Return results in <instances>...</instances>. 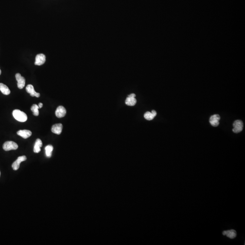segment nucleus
Listing matches in <instances>:
<instances>
[{
  "label": "nucleus",
  "mask_w": 245,
  "mask_h": 245,
  "mask_svg": "<svg viewBox=\"0 0 245 245\" xmlns=\"http://www.w3.org/2000/svg\"><path fill=\"white\" fill-rule=\"evenodd\" d=\"M46 61V55L43 54H40L37 55L35 57V65L36 66H42L45 63Z\"/></svg>",
  "instance_id": "obj_5"
},
{
  "label": "nucleus",
  "mask_w": 245,
  "mask_h": 245,
  "mask_svg": "<svg viewBox=\"0 0 245 245\" xmlns=\"http://www.w3.org/2000/svg\"><path fill=\"white\" fill-rule=\"evenodd\" d=\"M42 146V142L39 139H36L34 147V152L35 153H39L41 150L40 147Z\"/></svg>",
  "instance_id": "obj_11"
},
{
  "label": "nucleus",
  "mask_w": 245,
  "mask_h": 245,
  "mask_svg": "<svg viewBox=\"0 0 245 245\" xmlns=\"http://www.w3.org/2000/svg\"><path fill=\"white\" fill-rule=\"evenodd\" d=\"M16 78L17 81V86L20 89H23L26 84V80L24 77L21 76V74L17 73L16 74Z\"/></svg>",
  "instance_id": "obj_3"
},
{
  "label": "nucleus",
  "mask_w": 245,
  "mask_h": 245,
  "mask_svg": "<svg viewBox=\"0 0 245 245\" xmlns=\"http://www.w3.org/2000/svg\"><path fill=\"white\" fill-rule=\"evenodd\" d=\"M18 146L17 143L13 141H7L5 142L3 145V149L5 151L16 150L18 149Z\"/></svg>",
  "instance_id": "obj_2"
},
{
  "label": "nucleus",
  "mask_w": 245,
  "mask_h": 245,
  "mask_svg": "<svg viewBox=\"0 0 245 245\" xmlns=\"http://www.w3.org/2000/svg\"><path fill=\"white\" fill-rule=\"evenodd\" d=\"M144 117L147 120H153L154 117L152 113L150 112H147L144 115Z\"/></svg>",
  "instance_id": "obj_16"
},
{
  "label": "nucleus",
  "mask_w": 245,
  "mask_h": 245,
  "mask_svg": "<svg viewBox=\"0 0 245 245\" xmlns=\"http://www.w3.org/2000/svg\"><path fill=\"white\" fill-rule=\"evenodd\" d=\"M128 97H133V98H135V97H136V95H135L134 93H131L130 95H128Z\"/></svg>",
  "instance_id": "obj_21"
},
{
  "label": "nucleus",
  "mask_w": 245,
  "mask_h": 245,
  "mask_svg": "<svg viewBox=\"0 0 245 245\" xmlns=\"http://www.w3.org/2000/svg\"><path fill=\"white\" fill-rule=\"evenodd\" d=\"M46 154L47 157L51 158L52 155V152L53 150V147L51 145H48L45 147Z\"/></svg>",
  "instance_id": "obj_14"
},
{
  "label": "nucleus",
  "mask_w": 245,
  "mask_h": 245,
  "mask_svg": "<svg viewBox=\"0 0 245 245\" xmlns=\"http://www.w3.org/2000/svg\"><path fill=\"white\" fill-rule=\"evenodd\" d=\"M0 176H1V172H0Z\"/></svg>",
  "instance_id": "obj_25"
},
{
  "label": "nucleus",
  "mask_w": 245,
  "mask_h": 245,
  "mask_svg": "<svg viewBox=\"0 0 245 245\" xmlns=\"http://www.w3.org/2000/svg\"><path fill=\"white\" fill-rule=\"evenodd\" d=\"M26 91L27 92L30 93V96L32 97H36L38 98L40 96V93L36 92L34 89V87L31 85H28L26 87Z\"/></svg>",
  "instance_id": "obj_7"
},
{
  "label": "nucleus",
  "mask_w": 245,
  "mask_h": 245,
  "mask_svg": "<svg viewBox=\"0 0 245 245\" xmlns=\"http://www.w3.org/2000/svg\"><path fill=\"white\" fill-rule=\"evenodd\" d=\"M234 127H243V122H242L241 120H235L233 123Z\"/></svg>",
  "instance_id": "obj_17"
},
{
  "label": "nucleus",
  "mask_w": 245,
  "mask_h": 245,
  "mask_svg": "<svg viewBox=\"0 0 245 245\" xmlns=\"http://www.w3.org/2000/svg\"><path fill=\"white\" fill-rule=\"evenodd\" d=\"M17 134L22 138L26 139L31 136L32 132L29 130H20L17 132Z\"/></svg>",
  "instance_id": "obj_8"
},
{
  "label": "nucleus",
  "mask_w": 245,
  "mask_h": 245,
  "mask_svg": "<svg viewBox=\"0 0 245 245\" xmlns=\"http://www.w3.org/2000/svg\"><path fill=\"white\" fill-rule=\"evenodd\" d=\"M223 235H226L227 237L230 239H234L237 237V232L234 230L231 229L230 230L225 231L222 232Z\"/></svg>",
  "instance_id": "obj_10"
},
{
  "label": "nucleus",
  "mask_w": 245,
  "mask_h": 245,
  "mask_svg": "<svg viewBox=\"0 0 245 245\" xmlns=\"http://www.w3.org/2000/svg\"><path fill=\"white\" fill-rule=\"evenodd\" d=\"M62 129V124H57L52 126L51 128V131L54 134L59 135L61 133Z\"/></svg>",
  "instance_id": "obj_9"
},
{
  "label": "nucleus",
  "mask_w": 245,
  "mask_h": 245,
  "mask_svg": "<svg viewBox=\"0 0 245 245\" xmlns=\"http://www.w3.org/2000/svg\"><path fill=\"white\" fill-rule=\"evenodd\" d=\"M39 108V109L42 108L43 107V104L42 103H40L38 104Z\"/></svg>",
  "instance_id": "obj_23"
},
{
  "label": "nucleus",
  "mask_w": 245,
  "mask_h": 245,
  "mask_svg": "<svg viewBox=\"0 0 245 245\" xmlns=\"http://www.w3.org/2000/svg\"><path fill=\"white\" fill-rule=\"evenodd\" d=\"M243 130V128L242 127H234L233 129V131L235 133H240Z\"/></svg>",
  "instance_id": "obj_19"
},
{
  "label": "nucleus",
  "mask_w": 245,
  "mask_h": 245,
  "mask_svg": "<svg viewBox=\"0 0 245 245\" xmlns=\"http://www.w3.org/2000/svg\"><path fill=\"white\" fill-rule=\"evenodd\" d=\"M1 70H0V75H1Z\"/></svg>",
  "instance_id": "obj_24"
},
{
  "label": "nucleus",
  "mask_w": 245,
  "mask_h": 245,
  "mask_svg": "<svg viewBox=\"0 0 245 245\" xmlns=\"http://www.w3.org/2000/svg\"><path fill=\"white\" fill-rule=\"evenodd\" d=\"M151 113H152V114H153L154 117H155V116H156V115H157V113H156V112L155 111H152Z\"/></svg>",
  "instance_id": "obj_22"
},
{
  "label": "nucleus",
  "mask_w": 245,
  "mask_h": 245,
  "mask_svg": "<svg viewBox=\"0 0 245 245\" xmlns=\"http://www.w3.org/2000/svg\"><path fill=\"white\" fill-rule=\"evenodd\" d=\"M66 114V109L62 106H59L55 111V115L58 118L65 117Z\"/></svg>",
  "instance_id": "obj_6"
},
{
  "label": "nucleus",
  "mask_w": 245,
  "mask_h": 245,
  "mask_svg": "<svg viewBox=\"0 0 245 245\" xmlns=\"http://www.w3.org/2000/svg\"><path fill=\"white\" fill-rule=\"evenodd\" d=\"M39 108L38 105H37L36 104H33V105L31 106V109L33 112L34 115L36 116L39 115Z\"/></svg>",
  "instance_id": "obj_15"
},
{
  "label": "nucleus",
  "mask_w": 245,
  "mask_h": 245,
  "mask_svg": "<svg viewBox=\"0 0 245 245\" xmlns=\"http://www.w3.org/2000/svg\"><path fill=\"white\" fill-rule=\"evenodd\" d=\"M0 91L5 95H9L11 93L8 87L2 83H0Z\"/></svg>",
  "instance_id": "obj_12"
},
{
  "label": "nucleus",
  "mask_w": 245,
  "mask_h": 245,
  "mask_svg": "<svg viewBox=\"0 0 245 245\" xmlns=\"http://www.w3.org/2000/svg\"><path fill=\"white\" fill-rule=\"evenodd\" d=\"M13 117L16 120L20 122H26L27 120V116L24 112L19 109H15L12 112Z\"/></svg>",
  "instance_id": "obj_1"
},
{
  "label": "nucleus",
  "mask_w": 245,
  "mask_h": 245,
  "mask_svg": "<svg viewBox=\"0 0 245 245\" xmlns=\"http://www.w3.org/2000/svg\"><path fill=\"white\" fill-rule=\"evenodd\" d=\"M210 123L212 126L216 127L219 124V122L218 120H213V121H210Z\"/></svg>",
  "instance_id": "obj_20"
},
{
  "label": "nucleus",
  "mask_w": 245,
  "mask_h": 245,
  "mask_svg": "<svg viewBox=\"0 0 245 245\" xmlns=\"http://www.w3.org/2000/svg\"><path fill=\"white\" fill-rule=\"evenodd\" d=\"M27 159V157L26 156H20V157H18L17 160L16 161L14 162L12 164V168L13 169V170H18L19 168L20 163L22 162L26 161Z\"/></svg>",
  "instance_id": "obj_4"
},
{
  "label": "nucleus",
  "mask_w": 245,
  "mask_h": 245,
  "mask_svg": "<svg viewBox=\"0 0 245 245\" xmlns=\"http://www.w3.org/2000/svg\"><path fill=\"white\" fill-rule=\"evenodd\" d=\"M136 103H137V100L135 98H133V97H128L125 100V104L128 106H134L136 104Z\"/></svg>",
  "instance_id": "obj_13"
},
{
  "label": "nucleus",
  "mask_w": 245,
  "mask_h": 245,
  "mask_svg": "<svg viewBox=\"0 0 245 245\" xmlns=\"http://www.w3.org/2000/svg\"><path fill=\"white\" fill-rule=\"evenodd\" d=\"M220 119V116L218 115H215L212 116L211 117H210L209 121H213V120H218V121H219Z\"/></svg>",
  "instance_id": "obj_18"
}]
</instances>
